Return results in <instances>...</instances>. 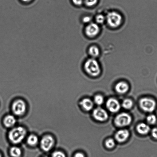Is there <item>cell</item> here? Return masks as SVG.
<instances>
[{
	"label": "cell",
	"mask_w": 157,
	"mask_h": 157,
	"mask_svg": "<svg viewBox=\"0 0 157 157\" xmlns=\"http://www.w3.org/2000/svg\"><path fill=\"white\" fill-rule=\"evenodd\" d=\"M16 120L15 117L12 115H8L5 118L4 121L5 125L7 127H11L15 125Z\"/></svg>",
	"instance_id": "cell-15"
},
{
	"label": "cell",
	"mask_w": 157,
	"mask_h": 157,
	"mask_svg": "<svg viewBox=\"0 0 157 157\" xmlns=\"http://www.w3.org/2000/svg\"><path fill=\"white\" fill-rule=\"evenodd\" d=\"M151 133L152 136L155 139H157V128H153L152 130Z\"/></svg>",
	"instance_id": "cell-27"
},
{
	"label": "cell",
	"mask_w": 157,
	"mask_h": 157,
	"mask_svg": "<svg viewBox=\"0 0 157 157\" xmlns=\"http://www.w3.org/2000/svg\"><path fill=\"white\" fill-rule=\"evenodd\" d=\"M89 53L90 54V56L93 57V58L97 57L99 55V49L96 46H92L89 48Z\"/></svg>",
	"instance_id": "cell-16"
},
{
	"label": "cell",
	"mask_w": 157,
	"mask_h": 157,
	"mask_svg": "<svg viewBox=\"0 0 157 157\" xmlns=\"http://www.w3.org/2000/svg\"><path fill=\"white\" fill-rule=\"evenodd\" d=\"M52 157H65V156L62 152L56 151L52 154Z\"/></svg>",
	"instance_id": "cell-25"
},
{
	"label": "cell",
	"mask_w": 157,
	"mask_h": 157,
	"mask_svg": "<svg viewBox=\"0 0 157 157\" xmlns=\"http://www.w3.org/2000/svg\"><path fill=\"white\" fill-rule=\"evenodd\" d=\"M100 29L98 25L92 23L88 25L85 29V33L88 36L93 37L98 34Z\"/></svg>",
	"instance_id": "cell-9"
},
{
	"label": "cell",
	"mask_w": 157,
	"mask_h": 157,
	"mask_svg": "<svg viewBox=\"0 0 157 157\" xmlns=\"http://www.w3.org/2000/svg\"><path fill=\"white\" fill-rule=\"evenodd\" d=\"M137 130L138 133L141 135H146L150 132V126L144 123H141L137 127Z\"/></svg>",
	"instance_id": "cell-14"
},
{
	"label": "cell",
	"mask_w": 157,
	"mask_h": 157,
	"mask_svg": "<svg viewBox=\"0 0 157 157\" xmlns=\"http://www.w3.org/2000/svg\"><path fill=\"white\" fill-rule=\"evenodd\" d=\"M10 153L13 157H20L21 156L22 152L19 148L17 147H13L10 149Z\"/></svg>",
	"instance_id": "cell-17"
},
{
	"label": "cell",
	"mask_w": 157,
	"mask_h": 157,
	"mask_svg": "<svg viewBox=\"0 0 157 157\" xmlns=\"http://www.w3.org/2000/svg\"><path fill=\"white\" fill-rule=\"evenodd\" d=\"M115 143L114 140L110 138L107 140L105 142V145L106 147L108 148H112L115 147Z\"/></svg>",
	"instance_id": "cell-22"
},
{
	"label": "cell",
	"mask_w": 157,
	"mask_h": 157,
	"mask_svg": "<svg viewBox=\"0 0 157 157\" xmlns=\"http://www.w3.org/2000/svg\"><path fill=\"white\" fill-rule=\"evenodd\" d=\"M91 20V18L90 17H85L83 18V21L84 23H88L90 22Z\"/></svg>",
	"instance_id": "cell-28"
},
{
	"label": "cell",
	"mask_w": 157,
	"mask_h": 157,
	"mask_svg": "<svg viewBox=\"0 0 157 157\" xmlns=\"http://www.w3.org/2000/svg\"><path fill=\"white\" fill-rule=\"evenodd\" d=\"M130 136L128 130H121L118 131L115 135V138L119 142H123L127 140Z\"/></svg>",
	"instance_id": "cell-11"
},
{
	"label": "cell",
	"mask_w": 157,
	"mask_h": 157,
	"mask_svg": "<svg viewBox=\"0 0 157 157\" xmlns=\"http://www.w3.org/2000/svg\"><path fill=\"white\" fill-rule=\"evenodd\" d=\"M131 121V117L128 113H123L116 116L115 118V123L118 127H124L129 125Z\"/></svg>",
	"instance_id": "cell-4"
},
{
	"label": "cell",
	"mask_w": 157,
	"mask_h": 157,
	"mask_svg": "<svg viewBox=\"0 0 157 157\" xmlns=\"http://www.w3.org/2000/svg\"></svg>",
	"instance_id": "cell-32"
},
{
	"label": "cell",
	"mask_w": 157,
	"mask_h": 157,
	"mask_svg": "<svg viewBox=\"0 0 157 157\" xmlns=\"http://www.w3.org/2000/svg\"><path fill=\"white\" fill-rule=\"evenodd\" d=\"M97 1L98 0H84V3L88 6L91 7L96 4Z\"/></svg>",
	"instance_id": "cell-23"
},
{
	"label": "cell",
	"mask_w": 157,
	"mask_h": 157,
	"mask_svg": "<svg viewBox=\"0 0 157 157\" xmlns=\"http://www.w3.org/2000/svg\"><path fill=\"white\" fill-rule=\"evenodd\" d=\"M147 122L149 124H153L156 122L157 118L154 115H150L147 116Z\"/></svg>",
	"instance_id": "cell-20"
},
{
	"label": "cell",
	"mask_w": 157,
	"mask_h": 157,
	"mask_svg": "<svg viewBox=\"0 0 157 157\" xmlns=\"http://www.w3.org/2000/svg\"><path fill=\"white\" fill-rule=\"evenodd\" d=\"M84 67L87 73L92 76H98L101 72L100 68L97 61L93 58L86 61Z\"/></svg>",
	"instance_id": "cell-2"
},
{
	"label": "cell",
	"mask_w": 157,
	"mask_h": 157,
	"mask_svg": "<svg viewBox=\"0 0 157 157\" xmlns=\"http://www.w3.org/2000/svg\"><path fill=\"white\" fill-rule=\"evenodd\" d=\"M139 104L141 108L146 112H153L156 107L155 101L150 98H143L140 101Z\"/></svg>",
	"instance_id": "cell-5"
},
{
	"label": "cell",
	"mask_w": 157,
	"mask_h": 157,
	"mask_svg": "<svg viewBox=\"0 0 157 157\" xmlns=\"http://www.w3.org/2000/svg\"><path fill=\"white\" fill-rule=\"evenodd\" d=\"M129 88L128 84L124 82H121L116 85L115 89L118 93L124 94L128 91Z\"/></svg>",
	"instance_id": "cell-12"
},
{
	"label": "cell",
	"mask_w": 157,
	"mask_h": 157,
	"mask_svg": "<svg viewBox=\"0 0 157 157\" xmlns=\"http://www.w3.org/2000/svg\"><path fill=\"white\" fill-rule=\"evenodd\" d=\"M72 1L75 5L80 6L82 5L84 0H72Z\"/></svg>",
	"instance_id": "cell-26"
},
{
	"label": "cell",
	"mask_w": 157,
	"mask_h": 157,
	"mask_svg": "<svg viewBox=\"0 0 157 157\" xmlns=\"http://www.w3.org/2000/svg\"><path fill=\"white\" fill-rule=\"evenodd\" d=\"M0 157H2L1 154H0Z\"/></svg>",
	"instance_id": "cell-31"
},
{
	"label": "cell",
	"mask_w": 157,
	"mask_h": 157,
	"mask_svg": "<svg viewBox=\"0 0 157 157\" xmlns=\"http://www.w3.org/2000/svg\"><path fill=\"white\" fill-rule=\"evenodd\" d=\"M26 134V131L24 128L17 127L10 131L9 133V138L12 142L18 144L24 140Z\"/></svg>",
	"instance_id": "cell-1"
},
{
	"label": "cell",
	"mask_w": 157,
	"mask_h": 157,
	"mask_svg": "<svg viewBox=\"0 0 157 157\" xmlns=\"http://www.w3.org/2000/svg\"><path fill=\"white\" fill-rule=\"evenodd\" d=\"M21 1L25 3H29L32 1V0H21Z\"/></svg>",
	"instance_id": "cell-30"
},
{
	"label": "cell",
	"mask_w": 157,
	"mask_h": 157,
	"mask_svg": "<svg viewBox=\"0 0 157 157\" xmlns=\"http://www.w3.org/2000/svg\"><path fill=\"white\" fill-rule=\"evenodd\" d=\"M122 106L125 109H130L133 107V102L131 100L126 99L123 101Z\"/></svg>",
	"instance_id": "cell-19"
},
{
	"label": "cell",
	"mask_w": 157,
	"mask_h": 157,
	"mask_svg": "<svg viewBox=\"0 0 157 157\" xmlns=\"http://www.w3.org/2000/svg\"><path fill=\"white\" fill-rule=\"evenodd\" d=\"M54 144V140L50 136H46L41 139V147L43 150L45 151H49Z\"/></svg>",
	"instance_id": "cell-7"
},
{
	"label": "cell",
	"mask_w": 157,
	"mask_h": 157,
	"mask_svg": "<svg viewBox=\"0 0 157 157\" xmlns=\"http://www.w3.org/2000/svg\"><path fill=\"white\" fill-rule=\"evenodd\" d=\"M38 138L34 135H30L28 138L27 143L29 145L33 146L37 144Z\"/></svg>",
	"instance_id": "cell-18"
},
{
	"label": "cell",
	"mask_w": 157,
	"mask_h": 157,
	"mask_svg": "<svg viewBox=\"0 0 157 157\" xmlns=\"http://www.w3.org/2000/svg\"><path fill=\"white\" fill-rule=\"evenodd\" d=\"M107 107L110 112L115 113L120 109V104L116 99L111 98L107 101Z\"/></svg>",
	"instance_id": "cell-10"
},
{
	"label": "cell",
	"mask_w": 157,
	"mask_h": 157,
	"mask_svg": "<svg viewBox=\"0 0 157 157\" xmlns=\"http://www.w3.org/2000/svg\"><path fill=\"white\" fill-rule=\"evenodd\" d=\"M95 102L98 105H101L104 102V98L101 95H97L94 98Z\"/></svg>",
	"instance_id": "cell-21"
},
{
	"label": "cell",
	"mask_w": 157,
	"mask_h": 157,
	"mask_svg": "<svg viewBox=\"0 0 157 157\" xmlns=\"http://www.w3.org/2000/svg\"><path fill=\"white\" fill-rule=\"evenodd\" d=\"M12 109L15 115L21 116L24 114L26 112V105L22 100H17L12 105Z\"/></svg>",
	"instance_id": "cell-6"
},
{
	"label": "cell",
	"mask_w": 157,
	"mask_h": 157,
	"mask_svg": "<svg viewBox=\"0 0 157 157\" xmlns=\"http://www.w3.org/2000/svg\"><path fill=\"white\" fill-rule=\"evenodd\" d=\"M122 19L121 15L116 12H110L107 17L108 24L113 28H116L120 25Z\"/></svg>",
	"instance_id": "cell-3"
},
{
	"label": "cell",
	"mask_w": 157,
	"mask_h": 157,
	"mask_svg": "<svg viewBox=\"0 0 157 157\" xmlns=\"http://www.w3.org/2000/svg\"><path fill=\"white\" fill-rule=\"evenodd\" d=\"M74 157H85L83 153H78L75 155Z\"/></svg>",
	"instance_id": "cell-29"
},
{
	"label": "cell",
	"mask_w": 157,
	"mask_h": 157,
	"mask_svg": "<svg viewBox=\"0 0 157 157\" xmlns=\"http://www.w3.org/2000/svg\"><path fill=\"white\" fill-rule=\"evenodd\" d=\"M93 115L95 119L100 121H106L108 117L107 111L104 109L100 107L97 108L94 110Z\"/></svg>",
	"instance_id": "cell-8"
},
{
	"label": "cell",
	"mask_w": 157,
	"mask_h": 157,
	"mask_svg": "<svg viewBox=\"0 0 157 157\" xmlns=\"http://www.w3.org/2000/svg\"><path fill=\"white\" fill-rule=\"evenodd\" d=\"M80 105L84 110L89 111L91 110L93 107V103L91 100L88 98H84L80 102Z\"/></svg>",
	"instance_id": "cell-13"
},
{
	"label": "cell",
	"mask_w": 157,
	"mask_h": 157,
	"mask_svg": "<svg viewBox=\"0 0 157 157\" xmlns=\"http://www.w3.org/2000/svg\"><path fill=\"white\" fill-rule=\"evenodd\" d=\"M96 22L98 24H103L105 21V18L102 15H99L96 16Z\"/></svg>",
	"instance_id": "cell-24"
}]
</instances>
